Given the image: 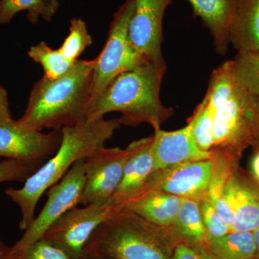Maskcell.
<instances>
[{
    "label": "cell",
    "instance_id": "20",
    "mask_svg": "<svg viewBox=\"0 0 259 259\" xmlns=\"http://www.w3.org/2000/svg\"><path fill=\"white\" fill-rule=\"evenodd\" d=\"M209 250L217 259H252L256 253L251 232L231 231L208 240Z\"/></svg>",
    "mask_w": 259,
    "mask_h": 259
},
{
    "label": "cell",
    "instance_id": "9",
    "mask_svg": "<svg viewBox=\"0 0 259 259\" xmlns=\"http://www.w3.org/2000/svg\"><path fill=\"white\" fill-rule=\"evenodd\" d=\"M128 155L127 147L104 146L83 159L85 183L79 204L109 205L122 179Z\"/></svg>",
    "mask_w": 259,
    "mask_h": 259
},
{
    "label": "cell",
    "instance_id": "29",
    "mask_svg": "<svg viewBox=\"0 0 259 259\" xmlns=\"http://www.w3.org/2000/svg\"><path fill=\"white\" fill-rule=\"evenodd\" d=\"M15 257L16 259H74L64 250L44 238Z\"/></svg>",
    "mask_w": 259,
    "mask_h": 259
},
{
    "label": "cell",
    "instance_id": "14",
    "mask_svg": "<svg viewBox=\"0 0 259 259\" xmlns=\"http://www.w3.org/2000/svg\"><path fill=\"white\" fill-rule=\"evenodd\" d=\"M153 171L187 161H202L213 156L212 151L199 149L192 134V123L174 131H155L153 144Z\"/></svg>",
    "mask_w": 259,
    "mask_h": 259
},
{
    "label": "cell",
    "instance_id": "26",
    "mask_svg": "<svg viewBox=\"0 0 259 259\" xmlns=\"http://www.w3.org/2000/svg\"><path fill=\"white\" fill-rule=\"evenodd\" d=\"M188 121L192 123V134L199 149L206 152L212 151L214 145L212 115L204 99Z\"/></svg>",
    "mask_w": 259,
    "mask_h": 259
},
{
    "label": "cell",
    "instance_id": "6",
    "mask_svg": "<svg viewBox=\"0 0 259 259\" xmlns=\"http://www.w3.org/2000/svg\"><path fill=\"white\" fill-rule=\"evenodd\" d=\"M134 11V0H125L114 15L106 44L94 59L95 66L89 107L117 76L148 61L136 51L130 40L129 25Z\"/></svg>",
    "mask_w": 259,
    "mask_h": 259
},
{
    "label": "cell",
    "instance_id": "10",
    "mask_svg": "<svg viewBox=\"0 0 259 259\" xmlns=\"http://www.w3.org/2000/svg\"><path fill=\"white\" fill-rule=\"evenodd\" d=\"M214 168L213 155L209 159L185 162L153 171L141 195L158 191L199 202L205 196Z\"/></svg>",
    "mask_w": 259,
    "mask_h": 259
},
{
    "label": "cell",
    "instance_id": "31",
    "mask_svg": "<svg viewBox=\"0 0 259 259\" xmlns=\"http://www.w3.org/2000/svg\"><path fill=\"white\" fill-rule=\"evenodd\" d=\"M172 259H200L199 253L185 243H180L174 251Z\"/></svg>",
    "mask_w": 259,
    "mask_h": 259
},
{
    "label": "cell",
    "instance_id": "15",
    "mask_svg": "<svg viewBox=\"0 0 259 259\" xmlns=\"http://www.w3.org/2000/svg\"><path fill=\"white\" fill-rule=\"evenodd\" d=\"M230 44L238 52L259 49V0H234Z\"/></svg>",
    "mask_w": 259,
    "mask_h": 259
},
{
    "label": "cell",
    "instance_id": "25",
    "mask_svg": "<svg viewBox=\"0 0 259 259\" xmlns=\"http://www.w3.org/2000/svg\"><path fill=\"white\" fill-rule=\"evenodd\" d=\"M93 44V37L89 32L86 22L81 18H74L71 20L69 34L59 50L66 59L76 61Z\"/></svg>",
    "mask_w": 259,
    "mask_h": 259
},
{
    "label": "cell",
    "instance_id": "28",
    "mask_svg": "<svg viewBox=\"0 0 259 259\" xmlns=\"http://www.w3.org/2000/svg\"><path fill=\"white\" fill-rule=\"evenodd\" d=\"M199 209L208 240L225 236L231 231L230 227L205 196L199 201Z\"/></svg>",
    "mask_w": 259,
    "mask_h": 259
},
{
    "label": "cell",
    "instance_id": "24",
    "mask_svg": "<svg viewBox=\"0 0 259 259\" xmlns=\"http://www.w3.org/2000/svg\"><path fill=\"white\" fill-rule=\"evenodd\" d=\"M233 63L236 81L248 93L259 96V49L238 52Z\"/></svg>",
    "mask_w": 259,
    "mask_h": 259
},
{
    "label": "cell",
    "instance_id": "12",
    "mask_svg": "<svg viewBox=\"0 0 259 259\" xmlns=\"http://www.w3.org/2000/svg\"><path fill=\"white\" fill-rule=\"evenodd\" d=\"M61 131L44 134L25 127L14 119L0 122V157L40 162L55 154L60 146Z\"/></svg>",
    "mask_w": 259,
    "mask_h": 259
},
{
    "label": "cell",
    "instance_id": "17",
    "mask_svg": "<svg viewBox=\"0 0 259 259\" xmlns=\"http://www.w3.org/2000/svg\"><path fill=\"white\" fill-rule=\"evenodd\" d=\"M182 201L183 198L173 194L153 191L140 196L120 208L129 209L153 224L171 227L176 221Z\"/></svg>",
    "mask_w": 259,
    "mask_h": 259
},
{
    "label": "cell",
    "instance_id": "11",
    "mask_svg": "<svg viewBox=\"0 0 259 259\" xmlns=\"http://www.w3.org/2000/svg\"><path fill=\"white\" fill-rule=\"evenodd\" d=\"M135 11L129 25V37L146 61L166 69L162 54L163 20L174 0H134Z\"/></svg>",
    "mask_w": 259,
    "mask_h": 259
},
{
    "label": "cell",
    "instance_id": "32",
    "mask_svg": "<svg viewBox=\"0 0 259 259\" xmlns=\"http://www.w3.org/2000/svg\"><path fill=\"white\" fill-rule=\"evenodd\" d=\"M0 259H16L12 252L11 247L0 239Z\"/></svg>",
    "mask_w": 259,
    "mask_h": 259
},
{
    "label": "cell",
    "instance_id": "22",
    "mask_svg": "<svg viewBox=\"0 0 259 259\" xmlns=\"http://www.w3.org/2000/svg\"><path fill=\"white\" fill-rule=\"evenodd\" d=\"M171 227L177 233L193 243L202 244L205 241H208L198 201L183 199L176 221Z\"/></svg>",
    "mask_w": 259,
    "mask_h": 259
},
{
    "label": "cell",
    "instance_id": "7",
    "mask_svg": "<svg viewBox=\"0 0 259 259\" xmlns=\"http://www.w3.org/2000/svg\"><path fill=\"white\" fill-rule=\"evenodd\" d=\"M83 159L76 162L59 182L48 190L47 201L42 210L11 247L13 255L20 254L41 239L56 220L79 204L85 183Z\"/></svg>",
    "mask_w": 259,
    "mask_h": 259
},
{
    "label": "cell",
    "instance_id": "4",
    "mask_svg": "<svg viewBox=\"0 0 259 259\" xmlns=\"http://www.w3.org/2000/svg\"><path fill=\"white\" fill-rule=\"evenodd\" d=\"M204 100L212 112V151L224 153L252 142L256 97L236 81L233 60L213 71Z\"/></svg>",
    "mask_w": 259,
    "mask_h": 259
},
{
    "label": "cell",
    "instance_id": "5",
    "mask_svg": "<svg viewBox=\"0 0 259 259\" xmlns=\"http://www.w3.org/2000/svg\"><path fill=\"white\" fill-rule=\"evenodd\" d=\"M163 228L129 209H113L92 235L85 254L98 259H170L160 243Z\"/></svg>",
    "mask_w": 259,
    "mask_h": 259
},
{
    "label": "cell",
    "instance_id": "35",
    "mask_svg": "<svg viewBox=\"0 0 259 259\" xmlns=\"http://www.w3.org/2000/svg\"><path fill=\"white\" fill-rule=\"evenodd\" d=\"M253 237H254L255 247H256V253L255 254L258 255L259 258V228L253 232Z\"/></svg>",
    "mask_w": 259,
    "mask_h": 259
},
{
    "label": "cell",
    "instance_id": "3",
    "mask_svg": "<svg viewBox=\"0 0 259 259\" xmlns=\"http://www.w3.org/2000/svg\"><path fill=\"white\" fill-rule=\"evenodd\" d=\"M95 60H77L64 76L42 77L32 88L20 123L42 131H61L86 120L93 84Z\"/></svg>",
    "mask_w": 259,
    "mask_h": 259
},
{
    "label": "cell",
    "instance_id": "1",
    "mask_svg": "<svg viewBox=\"0 0 259 259\" xmlns=\"http://www.w3.org/2000/svg\"><path fill=\"white\" fill-rule=\"evenodd\" d=\"M120 125L118 118L102 117L61 130L62 139L55 154L24 182L21 188L9 187L5 190L6 195L20 209L19 228L21 231H26L33 221L42 194L59 182L76 162L105 146Z\"/></svg>",
    "mask_w": 259,
    "mask_h": 259
},
{
    "label": "cell",
    "instance_id": "13",
    "mask_svg": "<svg viewBox=\"0 0 259 259\" xmlns=\"http://www.w3.org/2000/svg\"><path fill=\"white\" fill-rule=\"evenodd\" d=\"M153 136L138 140L127 146L129 155L118 187L109 205L119 209L137 199L144 192L153 172Z\"/></svg>",
    "mask_w": 259,
    "mask_h": 259
},
{
    "label": "cell",
    "instance_id": "27",
    "mask_svg": "<svg viewBox=\"0 0 259 259\" xmlns=\"http://www.w3.org/2000/svg\"><path fill=\"white\" fill-rule=\"evenodd\" d=\"M40 166V162L12 159L0 161V185L5 182H25Z\"/></svg>",
    "mask_w": 259,
    "mask_h": 259
},
{
    "label": "cell",
    "instance_id": "23",
    "mask_svg": "<svg viewBox=\"0 0 259 259\" xmlns=\"http://www.w3.org/2000/svg\"><path fill=\"white\" fill-rule=\"evenodd\" d=\"M32 61L42 66L44 75L48 79H56L66 74L73 67L76 61L66 59L59 49H54L47 42L41 41L32 46L28 51Z\"/></svg>",
    "mask_w": 259,
    "mask_h": 259
},
{
    "label": "cell",
    "instance_id": "19",
    "mask_svg": "<svg viewBox=\"0 0 259 259\" xmlns=\"http://www.w3.org/2000/svg\"><path fill=\"white\" fill-rule=\"evenodd\" d=\"M212 151L214 158V168L205 197L212 202L231 231L234 223V213L226 194V183L231 176V171L226 162V154L220 151Z\"/></svg>",
    "mask_w": 259,
    "mask_h": 259
},
{
    "label": "cell",
    "instance_id": "18",
    "mask_svg": "<svg viewBox=\"0 0 259 259\" xmlns=\"http://www.w3.org/2000/svg\"><path fill=\"white\" fill-rule=\"evenodd\" d=\"M227 199L234 213L231 231L254 232L259 228V199L251 190L230 176L226 186Z\"/></svg>",
    "mask_w": 259,
    "mask_h": 259
},
{
    "label": "cell",
    "instance_id": "30",
    "mask_svg": "<svg viewBox=\"0 0 259 259\" xmlns=\"http://www.w3.org/2000/svg\"><path fill=\"white\" fill-rule=\"evenodd\" d=\"M12 118L8 92L0 85V122Z\"/></svg>",
    "mask_w": 259,
    "mask_h": 259
},
{
    "label": "cell",
    "instance_id": "8",
    "mask_svg": "<svg viewBox=\"0 0 259 259\" xmlns=\"http://www.w3.org/2000/svg\"><path fill=\"white\" fill-rule=\"evenodd\" d=\"M112 210L109 205L76 206L56 220L42 238L59 247L73 258L83 259L89 240Z\"/></svg>",
    "mask_w": 259,
    "mask_h": 259
},
{
    "label": "cell",
    "instance_id": "34",
    "mask_svg": "<svg viewBox=\"0 0 259 259\" xmlns=\"http://www.w3.org/2000/svg\"><path fill=\"white\" fill-rule=\"evenodd\" d=\"M198 253L200 259H217L213 256L208 249H206L203 246L201 247Z\"/></svg>",
    "mask_w": 259,
    "mask_h": 259
},
{
    "label": "cell",
    "instance_id": "21",
    "mask_svg": "<svg viewBox=\"0 0 259 259\" xmlns=\"http://www.w3.org/2000/svg\"><path fill=\"white\" fill-rule=\"evenodd\" d=\"M60 7V0H0V25L10 23L20 12L26 11L29 21L38 23L42 18L51 21Z\"/></svg>",
    "mask_w": 259,
    "mask_h": 259
},
{
    "label": "cell",
    "instance_id": "2",
    "mask_svg": "<svg viewBox=\"0 0 259 259\" xmlns=\"http://www.w3.org/2000/svg\"><path fill=\"white\" fill-rule=\"evenodd\" d=\"M166 69L152 63L139 64L115 78L89 107L86 120L119 112L121 125L136 127L147 123L154 131L174 114L160 100L162 79Z\"/></svg>",
    "mask_w": 259,
    "mask_h": 259
},
{
    "label": "cell",
    "instance_id": "33",
    "mask_svg": "<svg viewBox=\"0 0 259 259\" xmlns=\"http://www.w3.org/2000/svg\"><path fill=\"white\" fill-rule=\"evenodd\" d=\"M251 171L255 180L259 182V150L252 159Z\"/></svg>",
    "mask_w": 259,
    "mask_h": 259
},
{
    "label": "cell",
    "instance_id": "16",
    "mask_svg": "<svg viewBox=\"0 0 259 259\" xmlns=\"http://www.w3.org/2000/svg\"><path fill=\"white\" fill-rule=\"evenodd\" d=\"M194 14L209 29L219 54L225 55L229 45V28L234 0H188Z\"/></svg>",
    "mask_w": 259,
    "mask_h": 259
}]
</instances>
